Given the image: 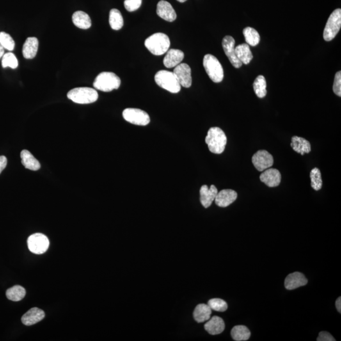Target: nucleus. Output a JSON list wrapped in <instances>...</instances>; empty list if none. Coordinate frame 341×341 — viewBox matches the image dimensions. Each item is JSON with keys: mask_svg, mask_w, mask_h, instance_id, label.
Wrapping results in <instances>:
<instances>
[{"mask_svg": "<svg viewBox=\"0 0 341 341\" xmlns=\"http://www.w3.org/2000/svg\"><path fill=\"white\" fill-rule=\"evenodd\" d=\"M109 22L111 28L115 31L122 28L124 24L122 15L120 11L115 8L112 9L109 12Z\"/></svg>", "mask_w": 341, "mask_h": 341, "instance_id": "28", "label": "nucleus"}, {"mask_svg": "<svg viewBox=\"0 0 341 341\" xmlns=\"http://www.w3.org/2000/svg\"><path fill=\"white\" fill-rule=\"evenodd\" d=\"M208 305L213 310L217 312H224L227 310L228 304L223 299L219 298H214L210 299L208 301Z\"/></svg>", "mask_w": 341, "mask_h": 341, "instance_id": "34", "label": "nucleus"}, {"mask_svg": "<svg viewBox=\"0 0 341 341\" xmlns=\"http://www.w3.org/2000/svg\"><path fill=\"white\" fill-rule=\"evenodd\" d=\"M317 341H335L336 340L330 333L326 331L320 333L319 337L317 339Z\"/></svg>", "mask_w": 341, "mask_h": 341, "instance_id": "38", "label": "nucleus"}, {"mask_svg": "<svg viewBox=\"0 0 341 341\" xmlns=\"http://www.w3.org/2000/svg\"><path fill=\"white\" fill-rule=\"evenodd\" d=\"M1 63L3 68L10 67L13 69H15L19 66L17 59L12 52L4 54L2 58Z\"/></svg>", "mask_w": 341, "mask_h": 341, "instance_id": "33", "label": "nucleus"}, {"mask_svg": "<svg viewBox=\"0 0 341 341\" xmlns=\"http://www.w3.org/2000/svg\"><path fill=\"white\" fill-rule=\"evenodd\" d=\"M291 146L295 152L303 155L304 154H308L311 151L310 143L306 139L297 136L292 137Z\"/></svg>", "mask_w": 341, "mask_h": 341, "instance_id": "23", "label": "nucleus"}, {"mask_svg": "<svg viewBox=\"0 0 341 341\" xmlns=\"http://www.w3.org/2000/svg\"><path fill=\"white\" fill-rule=\"evenodd\" d=\"M336 308L339 312H341V297H339L336 302Z\"/></svg>", "mask_w": 341, "mask_h": 341, "instance_id": "40", "label": "nucleus"}, {"mask_svg": "<svg viewBox=\"0 0 341 341\" xmlns=\"http://www.w3.org/2000/svg\"><path fill=\"white\" fill-rule=\"evenodd\" d=\"M22 164L26 169L31 171H38L41 168V164L38 160L29 150H23L20 153Z\"/></svg>", "mask_w": 341, "mask_h": 341, "instance_id": "24", "label": "nucleus"}, {"mask_svg": "<svg viewBox=\"0 0 341 341\" xmlns=\"http://www.w3.org/2000/svg\"><path fill=\"white\" fill-rule=\"evenodd\" d=\"M231 334L233 340L237 341L248 340L251 336L250 331L244 326H237L233 327Z\"/></svg>", "mask_w": 341, "mask_h": 341, "instance_id": "27", "label": "nucleus"}, {"mask_svg": "<svg viewBox=\"0 0 341 341\" xmlns=\"http://www.w3.org/2000/svg\"><path fill=\"white\" fill-rule=\"evenodd\" d=\"M212 313V309L208 304H199L195 308L194 317L195 320L198 323H202L207 321L210 319Z\"/></svg>", "mask_w": 341, "mask_h": 341, "instance_id": "25", "label": "nucleus"}, {"mask_svg": "<svg viewBox=\"0 0 341 341\" xmlns=\"http://www.w3.org/2000/svg\"><path fill=\"white\" fill-rule=\"evenodd\" d=\"M123 117L132 124L146 126L150 123V116L146 111L137 108H127L123 111Z\"/></svg>", "mask_w": 341, "mask_h": 341, "instance_id": "8", "label": "nucleus"}, {"mask_svg": "<svg viewBox=\"0 0 341 341\" xmlns=\"http://www.w3.org/2000/svg\"><path fill=\"white\" fill-rule=\"evenodd\" d=\"M218 191L214 185L210 188L207 185H203L200 190V202L205 208L209 207L215 200Z\"/></svg>", "mask_w": 341, "mask_h": 341, "instance_id": "17", "label": "nucleus"}, {"mask_svg": "<svg viewBox=\"0 0 341 341\" xmlns=\"http://www.w3.org/2000/svg\"><path fill=\"white\" fill-rule=\"evenodd\" d=\"M341 27V9L338 8L331 13L324 31L325 41H331L335 38Z\"/></svg>", "mask_w": 341, "mask_h": 341, "instance_id": "7", "label": "nucleus"}, {"mask_svg": "<svg viewBox=\"0 0 341 341\" xmlns=\"http://www.w3.org/2000/svg\"><path fill=\"white\" fill-rule=\"evenodd\" d=\"M4 55V48L0 45V59Z\"/></svg>", "mask_w": 341, "mask_h": 341, "instance_id": "41", "label": "nucleus"}, {"mask_svg": "<svg viewBox=\"0 0 341 341\" xmlns=\"http://www.w3.org/2000/svg\"><path fill=\"white\" fill-rule=\"evenodd\" d=\"M156 12L161 19L169 22L175 21L177 17L172 5L164 0H161L157 3Z\"/></svg>", "mask_w": 341, "mask_h": 341, "instance_id": "14", "label": "nucleus"}, {"mask_svg": "<svg viewBox=\"0 0 341 341\" xmlns=\"http://www.w3.org/2000/svg\"><path fill=\"white\" fill-rule=\"evenodd\" d=\"M142 1L143 0H125L124 5L126 10L130 12L138 10L142 5Z\"/></svg>", "mask_w": 341, "mask_h": 341, "instance_id": "36", "label": "nucleus"}, {"mask_svg": "<svg viewBox=\"0 0 341 341\" xmlns=\"http://www.w3.org/2000/svg\"><path fill=\"white\" fill-rule=\"evenodd\" d=\"M203 67L210 79L215 83H219L224 79L223 66L216 57L210 54H206L203 60Z\"/></svg>", "mask_w": 341, "mask_h": 341, "instance_id": "5", "label": "nucleus"}, {"mask_svg": "<svg viewBox=\"0 0 341 341\" xmlns=\"http://www.w3.org/2000/svg\"><path fill=\"white\" fill-rule=\"evenodd\" d=\"M205 143L210 152L221 154L225 150L227 144V137L225 133L219 127H212L208 131L205 137Z\"/></svg>", "mask_w": 341, "mask_h": 341, "instance_id": "1", "label": "nucleus"}, {"mask_svg": "<svg viewBox=\"0 0 341 341\" xmlns=\"http://www.w3.org/2000/svg\"><path fill=\"white\" fill-rule=\"evenodd\" d=\"M238 197L237 192L233 190H223L217 193L215 198L216 204L220 207H226L235 202Z\"/></svg>", "mask_w": 341, "mask_h": 341, "instance_id": "16", "label": "nucleus"}, {"mask_svg": "<svg viewBox=\"0 0 341 341\" xmlns=\"http://www.w3.org/2000/svg\"><path fill=\"white\" fill-rule=\"evenodd\" d=\"M177 1L180 2V3H184V2L187 1V0H177Z\"/></svg>", "mask_w": 341, "mask_h": 341, "instance_id": "42", "label": "nucleus"}, {"mask_svg": "<svg viewBox=\"0 0 341 341\" xmlns=\"http://www.w3.org/2000/svg\"><path fill=\"white\" fill-rule=\"evenodd\" d=\"M26 290L22 286L17 285L9 288L6 292V296L8 299L13 301L22 300L26 296Z\"/></svg>", "mask_w": 341, "mask_h": 341, "instance_id": "29", "label": "nucleus"}, {"mask_svg": "<svg viewBox=\"0 0 341 341\" xmlns=\"http://www.w3.org/2000/svg\"><path fill=\"white\" fill-rule=\"evenodd\" d=\"M311 185L316 191H319L322 187V180L321 173L319 169L315 168L311 171L310 173Z\"/></svg>", "mask_w": 341, "mask_h": 341, "instance_id": "32", "label": "nucleus"}, {"mask_svg": "<svg viewBox=\"0 0 341 341\" xmlns=\"http://www.w3.org/2000/svg\"><path fill=\"white\" fill-rule=\"evenodd\" d=\"M224 52L228 56L229 60L230 61L232 65L236 68L241 67L243 64L239 58H237L235 53V41L234 38L230 36H226L224 38L222 42Z\"/></svg>", "mask_w": 341, "mask_h": 341, "instance_id": "12", "label": "nucleus"}, {"mask_svg": "<svg viewBox=\"0 0 341 341\" xmlns=\"http://www.w3.org/2000/svg\"><path fill=\"white\" fill-rule=\"evenodd\" d=\"M170 40L166 34L155 33L145 41L146 47L154 55L160 56L166 53L170 47Z\"/></svg>", "mask_w": 341, "mask_h": 341, "instance_id": "2", "label": "nucleus"}, {"mask_svg": "<svg viewBox=\"0 0 341 341\" xmlns=\"http://www.w3.org/2000/svg\"><path fill=\"white\" fill-rule=\"evenodd\" d=\"M184 56V52L180 49H169L166 52V56L164 57V65L168 68L176 67L182 63Z\"/></svg>", "mask_w": 341, "mask_h": 341, "instance_id": "18", "label": "nucleus"}, {"mask_svg": "<svg viewBox=\"0 0 341 341\" xmlns=\"http://www.w3.org/2000/svg\"><path fill=\"white\" fill-rule=\"evenodd\" d=\"M307 283V279L306 278L304 274L301 272H295L286 277L285 286L286 289L292 290L305 286Z\"/></svg>", "mask_w": 341, "mask_h": 341, "instance_id": "15", "label": "nucleus"}, {"mask_svg": "<svg viewBox=\"0 0 341 341\" xmlns=\"http://www.w3.org/2000/svg\"><path fill=\"white\" fill-rule=\"evenodd\" d=\"M254 91L258 97H264L267 95V82L263 75H259L256 78L253 83Z\"/></svg>", "mask_w": 341, "mask_h": 341, "instance_id": "31", "label": "nucleus"}, {"mask_svg": "<svg viewBox=\"0 0 341 341\" xmlns=\"http://www.w3.org/2000/svg\"><path fill=\"white\" fill-rule=\"evenodd\" d=\"M333 91L336 95L341 96V72L336 73L333 85Z\"/></svg>", "mask_w": 341, "mask_h": 341, "instance_id": "37", "label": "nucleus"}, {"mask_svg": "<svg viewBox=\"0 0 341 341\" xmlns=\"http://www.w3.org/2000/svg\"><path fill=\"white\" fill-rule=\"evenodd\" d=\"M205 331L211 335L221 334L225 329V324L221 317L214 316L207 320L204 326Z\"/></svg>", "mask_w": 341, "mask_h": 341, "instance_id": "20", "label": "nucleus"}, {"mask_svg": "<svg viewBox=\"0 0 341 341\" xmlns=\"http://www.w3.org/2000/svg\"><path fill=\"white\" fill-rule=\"evenodd\" d=\"M6 165H7V159L4 155H1L0 156V174L6 168Z\"/></svg>", "mask_w": 341, "mask_h": 341, "instance_id": "39", "label": "nucleus"}, {"mask_svg": "<svg viewBox=\"0 0 341 341\" xmlns=\"http://www.w3.org/2000/svg\"><path fill=\"white\" fill-rule=\"evenodd\" d=\"M29 250L35 254H43L47 251L49 242L47 237L41 233H36L30 236L27 240Z\"/></svg>", "mask_w": 341, "mask_h": 341, "instance_id": "9", "label": "nucleus"}, {"mask_svg": "<svg viewBox=\"0 0 341 341\" xmlns=\"http://www.w3.org/2000/svg\"><path fill=\"white\" fill-rule=\"evenodd\" d=\"M244 35L246 44L251 46V47H255L258 45L260 42V37L259 34L256 31L255 29L252 27H246L244 30Z\"/></svg>", "mask_w": 341, "mask_h": 341, "instance_id": "30", "label": "nucleus"}, {"mask_svg": "<svg viewBox=\"0 0 341 341\" xmlns=\"http://www.w3.org/2000/svg\"><path fill=\"white\" fill-rule=\"evenodd\" d=\"M39 41L37 38L34 37L28 38L23 46V56L26 59H33L35 58L38 51Z\"/></svg>", "mask_w": 341, "mask_h": 341, "instance_id": "21", "label": "nucleus"}, {"mask_svg": "<svg viewBox=\"0 0 341 341\" xmlns=\"http://www.w3.org/2000/svg\"><path fill=\"white\" fill-rule=\"evenodd\" d=\"M45 317L44 311L38 308H33L22 316V322L26 326H31L41 321Z\"/></svg>", "mask_w": 341, "mask_h": 341, "instance_id": "19", "label": "nucleus"}, {"mask_svg": "<svg viewBox=\"0 0 341 341\" xmlns=\"http://www.w3.org/2000/svg\"><path fill=\"white\" fill-rule=\"evenodd\" d=\"M72 21L75 26L81 29H88L92 26V22L88 13L77 11L72 15Z\"/></svg>", "mask_w": 341, "mask_h": 341, "instance_id": "22", "label": "nucleus"}, {"mask_svg": "<svg viewBox=\"0 0 341 341\" xmlns=\"http://www.w3.org/2000/svg\"><path fill=\"white\" fill-rule=\"evenodd\" d=\"M235 53L242 64L248 65L252 60L253 54L249 49V45L246 43L240 45L236 47Z\"/></svg>", "mask_w": 341, "mask_h": 341, "instance_id": "26", "label": "nucleus"}, {"mask_svg": "<svg viewBox=\"0 0 341 341\" xmlns=\"http://www.w3.org/2000/svg\"><path fill=\"white\" fill-rule=\"evenodd\" d=\"M121 85L120 77L113 72H104L96 77L93 86L102 92H111L118 89Z\"/></svg>", "mask_w": 341, "mask_h": 341, "instance_id": "3", "label": "nucleus"}, {"mask_svg": "<svg viewBox=\"0 0 341 341\" xmlns=\"http://www.w3.org/2000/svg\"><path fill=\"white\" fill-rule=\"evenodd\" d=\"M180 86L185 88H191L192 84L191 68L187 63H180L173 71Z\"/></svg>", "mask_w": 341, "mask_h": 341, "instance_id": "11", "label": "nucleus"}, {"mask_svg": "<svg viewBox=\"0 0 341 341\" xmlns=\"http://www.w3.org/2000/svg\"><path fill=\"white\" fill-rule=\"evenodd\" d=\"M252 163L258 171H264L273 166L274 158L267 150H258L253 155Z\"/></svg>", "mask_w": 341, "mask_h": 341, "instance_id": "10", "label": "nucleus"}, {"mask_svg": "<svg viewBox=\"0 0 341 341\" xmlns=\"http://www.w3.org/2000/svg\"><path fill=\"white\" fill-rule=\"evenodd\" d=\"M68 99L77 104H91L98 99V93L95 89L77 88L72 89L67 94Z\"/></svg>", "mask_w": 341, "mask_h": 341, "instance_id": "4", "label": "nucleus"}, {"mask_svg": "<svg viewBox=\"0 0 341 341\" xmlns=\"http://www.w3.org/2000/svg\"><path fill=\"white\" fill-rule=\"evenodd\" d=\"M15 41L8 34L4 33H0V45L4 49L8 51H13L15 48Z\"/></svg>", "mask_w": 341, "mask_h": 341, "instance_id": "35", "label": "nucleus"}, {"mask_svg": "<svg viewBox=\"0 0 341 341\" xmlns=\"http://www.w3.org/2000/svg\"><path fill=\"white\" fill-rule=\"evenodd\" d=\"M154 79L158 86L169 93L176 94L181 90L180 84L173 72L167 70L159 71L155 74Z\"/></svg>", "mask_w": 341, "mask_h": 341, "instance_id": "6", "label": "nucleus"}, {"mask_svg": "<svg viewBox=\"0 0 341 341\" xmlns=\"http://www.w3.org/2000/svg\"><path fill=\"white\" fill-rule=\"evenodd\" d=\"M260 180L269 187H276L281 182V174L278 169L270 168L263 171Z\"/></svg>", "mask_w": 341, "mask_h": 341, "instance_id": "13", "label": "nucleus"}]
</instances>
